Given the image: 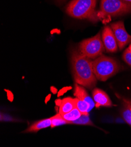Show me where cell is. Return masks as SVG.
Returning a JSON list of instances; mask_svg holds the SVG:
<instances>
[{
    "label": "cell",
    "instance_id": "5bb4252c",
    "mask_svg": "<svg viewBox=\"0 0 131 147\" xmlns=\"http://www.w3.org/2000/svg\"><path fill=\"white\" fill-rule=\"evenodd\" d=\"M51 128L56 127L58 126H60L62 125L69 124L67 120H65L62 115L60 113L56 114L55 115L51 117Z\"/></svg>",
    "mask_w": 131,
    "mask_h": 147
},
{
    "label": "cell",
    "instance_id": "52a82bcc",
    "mask_svg": "<svg viewBox=\"0 0 131 147\" xmlns=\"http://www.w3.org/2000/svg\"><path fill=\"white\" fill-rule=\"evenodd\" d=\"M102 39L107 52L115 53L118 51V45L112 28L109 26L104 27L102 32Z\"/></svg>",
    "mask_w": 131,
    "mask_h": 147
},
{
    "label": "cell",
    "instance_id": "ffe728a7",
    "mask_svg": "<svg viewBox=\"0 0 131 147\" xmlns=\"http://www.w3.org/2000/svg\"><path fill=\"white\" fill-rule=\"evenodd\" d=\"M122 1H125V2H126V3H130L131 4V0H122Z\"/></svg>",
    "mask_w": 131,
    "mask_h": 147
},
{
    "label": "cell",
    "instance_id": "3957f363",
    "mask_svg": "<svg viewBox=\"0 0 131 147\" xmlns=\"http://www.w3.org/2000/svg\"><path fill=\"white\" fill-rule=\"evenodd\" d=\"M94 74L100 81H106L117 73L121 66L115 59L101 55L92 61Z\"/></svg>",
    "mask_w": 131,
    "mask_h": 147
},
{
    "label": "cell",
    "instance_id": "30bf717a",
    "mask_svg": "<svg viewBox=\"0 0 131 147\" xmlns=\"http://www.w3.org/2000/svg\"><path fill=\"white\" fill-rule=\"evenodd\" d=\"M51 118L43 119L31 124L24 131V133H37L42 129L51 127Z\"/></svg>",
    "mask_w": 131,
    "mask_h": 147
},
{
    "label": "cell",
    "instance_id": "6da1fadb",
    "mask_svg": "<svg viewBox=\"0 0 131 147\" xmlns=\"http://www.w3.org/2000/svg\"><path fill=\"white\" fill-rule=\"evenodd\" d=\"M71 61L75 82L90 89L96 84V78L94 73L92 61L82 55L79 51H71Z\"/></svg>",
    "mask_w": 131,
    "mask_h": 147
},
{
    "label": "cell",
    "instance_id": "2e32d148",
    "mask_svg": "<svg viewBox=\"0 0 131 147\" xmlns=\"http://www.w3.org/2000/svg\"><path fill=\"white\" fill-rule=\"evenodd\" d=\"M72 124H78V125H91V126L94 125L90 118L88 113L82 114V115H81L79 118L77 120L72 122Z\"/></svg>",
    "mask_w": 131,
    "mask_h": 147
},
{
    "label": "cell",
    "instance_id": "7c38bea8",
    "mask_svg": "<svg viewBox=\"0 0 131 147\" xmlns=\"http://www.w3.org/2000/svg\"><path fill=\"white\" fill-rule=\"evenodd\" d=\"M61 115L65 120H67L69 124H72V122L77 120L79 118L81 115H82V113L76 107L70 112Z\"/></svg>",
    "mask_w": 131,
    "mask_h": 147
},
{
    "label": "cell",
    "instance_id": "277c9868",
    "mask_svg": "<svg viewBox=\"0 0 131 147\" xmlns=\"http://www.w3.org/2000/svg\"><path fill=\"white\" fill-rule=\"evenodd\" d=\"M131 12V4L122 0H100L99 18L118 17Z\"/></svg>",
    "mask_w": 131,
    "mask_h": 147
},
{
    "label": "cell",
    "instance_id": "d6986e66",
    "mask_svg": "<svg viewBox=\"0 0 131 147\" xmlns=\"http://www.w3.org/2000/svg\"><path fill=\"white\" fill-rule=\"evenodd\" d=\"M127 49H128L130 52H131V43H130V45H129V47H128V48H127Z\"/></svg>",
    "mask_w": 131,
    "mask_h": 147
},
{
    "label": "cell",
    "instance_id": "8fae6325",
    "mask_svg": "<svg viewBox=\"0 0 131 147\" xmlns=\"http://www.w3.org/2000/svg\"><path fill=\"white\" fill-rule=\"evenodd\" d=\"M74 95L76 97V98L82 99L87 102H88L91 105V107L93 108L95 102H93L88 94L87 93L86 91L85 90V89L81 86H79L78 84H75V90H74Z\"/></svg>",
    "mask_w": 131,
    "mask_h": 147
},
{
    "label": "cell",
    "instance_id": "e0dca14e",
    "mask_svg": "<svg viewBox=\"0 0 131 147\" xmlns=\"http://www.w3.org/2000/svg\"><path fill=\"white\" fill-rule=\"evenodd\" d=\"M122 58L124 61L131 67V52H130L127 49L123 53Z\"/></svg>",
    "mask_w": 131,
    "mask_h": 147
},
{
    "label": "cell",
    "instance_id": "5b68a950",
    "mask_svg": "<svg viewBox=\"0 0 131 147\" xmlns=\"http://www.w3.org/2000/svg\"><path fill=\"white\" fill-rule=\"evenodd\" d=\"M104 48L102 39L99 33L94 37L82 40L79 45L80 53L90 59H95L101 56Z\"/></svg>",
    "mask_w": 131,
    "mask_h": 147
},
{
    "label": "cell",
    "instance_id": "ac0fdd59",
    "mask_svg": "<svg viewBox=\"0 0 131 147\" xmlns=\"http://www.w3.org/2000/svg\"><path fill=\"white\" fill-rule=\"evenodd\" d=\"M66 1H67V0H56V1L59 4H62V3H63L64 2Z\"/></svg>",
    "mask_w": 131,
    "mask_h": 147
},
{
    "label": "cell",
    "instance_id": "7a4b0ae2",
    "mask_svg": "<svg viewBox=\"0 0 131 147\" xmlns=\"http://www.w3.org/2000/svg\"><path fill=\"white\" fill-rule=\"evenodd\" d=\"M96 2L97 0H72L66 7V12L72 18L96 21L99 20L95 11Z\"/></svg>",
    "mask_w": 131,
    "mask_h": 147
},
{
    "label": "cell",
    "instance_id": "9a60e30c",
    "mask_svg": "<svg viewBox=\"0 0 131 147\" xmlns=\"http://www.w3.org/2000/svg\"><path fill=\"white\" fill-rule=\"evenodd\" d=\"M122 114L124 120L131 125V102H125Z\"/></svg>",
    "mask_w": 131,
    "mask_h": 147
},
{
    "label": "cell",
    "instance_id": "8992f818",
    "mask_svg": "<svg viewBox=\"0 0 131 147\" xmlns=\"http://www.w3.org/2000/svg\"><path fill=\"white\" fill-rule=\"evenodd\" d=\"M120 51L122 50L129 43H131V35L126 31L123 21H118L111 25Z\"/></svg>",
    "mask_w": 131,
    "mask_h": 147
},
{
    "label": "cell",
    "instance_id": "9c48e42d",
    "mask_svg": "<svg viewBox=\"0 0 131 147\" xmlns=\"http://www.w3.org/2000/svg\"><path fill=\"white\" fill-rule=\"evenodd\" d=\"M59 106V113L64 114L72 111L76 108V98H72L67 97L60 101Z\"/></svg>",
    "mask_w": 131,
    "mask_h": 147
},
{
    "label": "cell",
    "instance_id": "ba28073f",
    "mask_svg": "<svg viewBox=\"0 0 131 147\" xmlns=\"http://www.w3.org/2000/svg\"><path fill=\"white\" fill-rule=\"evenodd\" d=\"M92 96L96 108H99L100 107H111L113 106L108 94L99 89H94Z\"/></svg>",
    "mask_w": 131,
    "mask_h": 147
},
{
    "label": "cell",
    "instance_id": "4fadbf2b",
    "mask_svg": "<svg viewBox=\"0 0 131 147\" xmlns=\"http://www.w3.org/2000/svg\"><path fill=\"white\" fill-rule=\"evenodd\" d=\"M76 107L82 114H86L92 109L91 105L82 99L76 98Z\"/></svg>",
    "mask_w": 131,
    "mask_h": 147
}]
</instances>
